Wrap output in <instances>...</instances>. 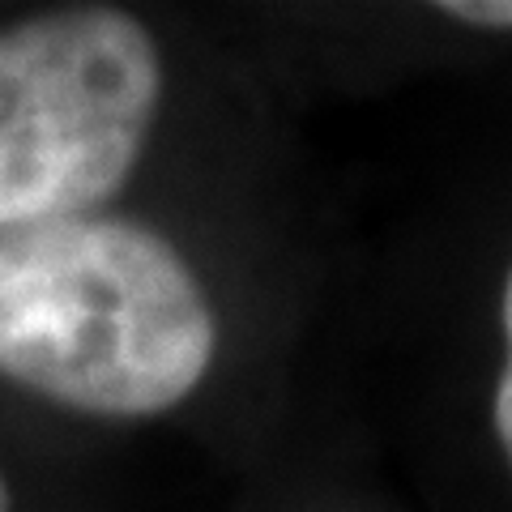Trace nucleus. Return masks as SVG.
<instances>
[{
	"instance_id": "f257e3e1",
	"label": "nucleus",
	"mask_w": 512,
	"mask_h": 512,
	"mask_svg": "<svg viewBox=\"0 0 512 512\" xmlns=\"http://www.w3.org/2000/svg\"><path fill=\"white\" fill-rule=\"evenodd\" d=\"M214 308L188 261L128 218L0 231V376L60 406L141 419L210 372Z\"/></svg>"
},
{
	"instance_id": "f03ea898",
	"label": "nucleus",
	"mask_w": 512,
	"mask_h": 512,
	"mask_svg": "<svg viewBox=\"0 0 512 512\" xmlns=\"http://www.w3.org/2000/svg\"><path fill=\"white\" fill-rule=\"evenodd\" d=\"M158 99V43L120 9L0 30V231L107 201L137 167Z\"/></svg>"
},
{
	"instance_id": "7ed1b4c3",
	"label": "nucleus",
	"mask_w": 512,
	"mask_h": 512,
	"mask_svg": "<svg viewBox=\"0 0 512 512\" xmlns=\"http://www.w3.org/2000/svg\"><path fill=\"white\" fill-rule=\"evenodd\" d=\"M504 338H508V359H504L500 384H495V436H500L504 457L512 466V269L504 282Z\"/></svg>"
},
{
	"instance_id": "20e7f679",
	"label": "nucleus",
	"mask_w": 512,
	"mask_h": 512,
	"mask_svg": "<svg viewBox=\"0 0 512 512\" xmlns=\"http://www.w3.org/2000/svg\"><path fill=\"white\" fill-rule=\"evenodd\" d=\"M448 18L470 22V26H491V30H512V0H457V5H440Z\"/></svg>"
},
{
	"instance_id": "39448f33",
	"label": "nucleus",
	"mask_w": 512,
	"mask_h": 512,
	"mask_svg": "<svg viewBox=\"0 0 512 512\" xmlns=\"http://www.w3.org/2000/svg\"><path fill=\"white\" fill-rule=\"evenodd\" d=\"M0 512H9V487H5V478H0Z\"/></svg>"
}]
</instances>
